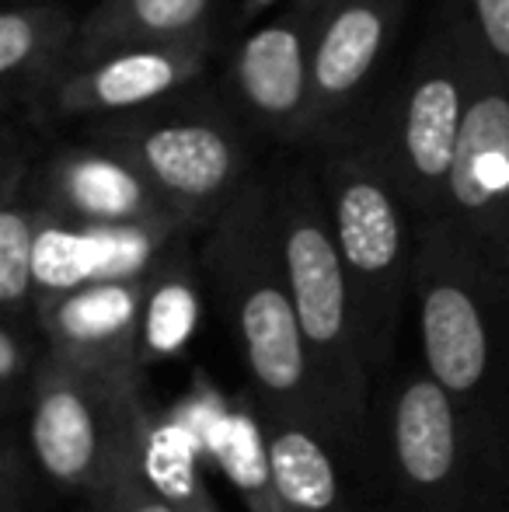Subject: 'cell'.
I'll use <instances>...</instances> for the list:
<instances>
[{
    "instance_id": "6da1fadb",
    "label": "cell",
    "mask_w": 509,
    "mask_h": 512,
    "mask_svg": "<svg viewBox=\"0 0 509 512\" xmlns=\"http://www.w3.org/2000/svg\"><path fill=\"white\" fill-rule=\"evenodd\" d=\"M342 460L367 512H509V457L426 366L377 377Z\"/></svg>"
},
{
    "instance_id": "7a4b0ae2",
    "label": "cell",
    "mask_w": 509,
    "mask_h": 512,
    "mask_svg": "<svg viewBox=\"0 0 509 512\" xmlns=\"http://www.w3.org/2000/svg\"><path fill=\"white\" fill-rule=\"evenodd\" d=\"M199 269L231 324L252 384V405L262 415L311 422L335 439L332 411L321 394L279 255L272 182H245L231 206L210 223L199 248Z\"/></svg>"
},
{
    "instance_id": "3957f363",
    "label": "cell",
    "mask_w": 509,
    "mask_h": 512,
    "mask_svg": "<svg viewBox=\"0 0 509 512\" xmlns=\"http://www.w3.org/2000/svg\"><path fill=\"white\" fill-rule=\"evenodd\" d=\"M412 307L422 366L509 457V272L443 216L426 220Z\"/></svg>"
},
{
    "instance_id": "277c9868",
    "label": "cell",
    "mask_w": 509,
    "mask_h": 512,
    "mask_svg": "<svg viewBox=\"0 0 509 512\" xmlns=\"http://www.w3.org/2000/svg\"><path fill=\"white\" fill-rule=\"evenodd\" d=\"M318 182L346 265L360 349L377 384L391 370L401 317L412 304L419 220L394 185L370 129L328 133Z\"/></svg>"
},
{
    "instance_id": "5b68a950",
    "label": "cell",
    "mask_w": 509,
    "mask_h": 512,
    "mask_svg": "<svg viewBox=\"0 0 509 512\" xmlns=\"http://www.w3.org/2000/svg\"><path fill=\"white\" fill-rule=\"evenodd\" d=\"M279 255L300 317V331L318 370L321 394L332 411L335 443L346 450L367 415L374 377L360 349L349 297L346 265L335 241L332 213L321 192L318 171L293 168L272 182Z\"/></svg>"
},
{
    "instance_id": "8992f818",
    "label": "cell",
    "mask_w": 509,
    "mask_h": 512,
    "mask_svg": "<svg viewBox=\"0 0 509 512\" xmlns=\"http://www.w3.org/2000/svg\"><path fill=\"white\" fill-rule=\"evenodd\" d=\"M471 56V18L450 7L447 18L426 35L384 115L367 126L419 223L440 220L447 206V182L471 102Z\"/></svg>"
},
{
    "instance_id": "52a82bcc",
    "label": "cell",
    "mask_w": 509,
    "mask_h": 512,
    "mask_svg": "<svg viewBox=\"0 0 509 512\" xmlns=\"http://www.w3.org/2000/svg\"><path fill=\"white\" fill-rule=\"evenodd\" d=\"M140 377L77 370L49 356L25 415L39 485L91 495L116 467L140 415Z\"/></svg>"
},
{
    "instance_id": "ba28073f",
    "label": "cell",
    "mask_w": 509,
    "mask_h": 512,
    "mask_svg": "<svg viewBox=\"0 0 509 512\" xmlns=\"http://www.w3.org/2000/svg\"><path fill=\"white\" fill-rule=\"evenodd\" d=\"M126 115L105 133V150L133 161L189 230L210 227L245 189V150L224 115L206 108L157 119Z\"/></svg>"
},
{
    "instance_id": "9c48e42d",
    "label": "cell",
    "mask_w": 509,
    "mask_h": 512,
    "mask_svg": "<svg viewBox=\"0 0 509 512\" xmlns=\"http://www.w3.org/2000/svg\"><path fill=\"white\" fill-rule=\"evenodd\" d=\"M443 220L509 272V84L475 39L471 102L447 182Z\"/></svg>"
},
{
    "instance_id": "30bf717a",
    "label": "cell",
    "mask_w": 509,
    "mask_h": 512,
    "mask_svg": "<svg viewBox=\"0 0 509 512\" xmlns=\"http://www.w3.org/2000/svg\"><path fill=\"white\" fill-rule=\"evenodd\" d=\"M189 227L178 220L126 223H74L42 206L35 241V304L91 283L147 279L182 251Z\"/></svg>"
},
{
    "instance_id": "8fae6325",
    "label": "cell",
    "mask_w": 509,
    "mask_h": 512,
    "mask_svg": "<svg viewBox=\"0 0 509 512\" xmlns=\"http://www.w3.org/2000/svg\"><path fill=\"white\" fill-rule=\"evenodd\" d=\"M321 0H293L276 21L248 35L234 56V84L258 126L286 140L318 136L314 112V25Z\"/></svg>"
},
{
    "instance_id": "7c38bea8",
    "label": "cell",
    "mask_w": 509,
    "mask_h": 512,
    "mask_svg": "<svg viewBox=\"0 0 509 512\" xmlns=\"http://www.w3.org/2000/svg\"><path fill=\"white\" fill-rule=\"evenodd\" d=\"M147 279L91 283L39 300L35 317L49 342V356L77 370L140 377L143 366L136 345Z\"/></svg>"
},
{
    "instance_id": "4fadbf2b",
    "label": "cell",
    "mask_w": 509,
    "mask_h": 512,
    "mask_svg": "<svg viewBox=\"0 0 509 512\" xmlns=\"http://www.w3.org/2000/svg\"><path fill=\"white\" fill-rule=\"evenodd\" d=\"M408 0H321L314 25V112L318 136H328L370 84L398 35Z\"/></svg>"
},
{
    "instance_id": "5bb4252c",
    "label": "cell",
    "mask_w": 509,
    "mask_h": 512,
    "mask_svg": "<svg viewBox=\"0 0 509 512\" xmlns=\"http://www.w3.org/2000/svg\"><path fill=\"white\" fill-rule=\"evenodd\" d=\"M206 63V42L119 49L88 67L70 70L53 91L63 115H126L175 95Z\"/></svg>"
},
{
    "instance_id": "9a60e30c",
    "label": "cell",
    "mask_w": 509,
    "mask_h": 512,
    "mask_svg": "<svg viewBox=\"0 0 509 512\" xmlns=\"http://www.w3.org/2000/svg\"><path fill=\"white\" fill-rule=\"evenodd\" d=\"M39 203L63 220L105 227L178 220L143 171L116 150H70L56 157L42 178Z\"/></svg>"
},
{
    "instance_id": "2e32d148",
    "label": "cell",
    "mask_w": 509,
    "mask_h": 512,
    "mask_svg": "<svg viewBox=\"0 0 509 512\" xmlns=\"http://www.w3.org/2000/svg\"><path fill=\"white\" fill-rule=\"evenodd\" d=\"M258 422L283 512H367L353 492L339 443L325 429L262 411Z\"/></svg>"
},
{
    "instance_id": "e0dca14e",
    "label": "cell",
    "mask_w": 509,
    "mask_h": 512,
    "mask_svg": "<svg viewBox=\"0 0 509 512\" xmlns=\"http://www.w3.org/2000/svg\"><path fill=\"white\" fill-rule=\"evenodd\" d=\"M213 0H102L77 25L70 70L88 67L119 49L206 42Z\"/></svg>"
},
{
    "instance_id": "ac0fdd59",
    "label": "cell",
    "mask_w": 509,
    "mask_h": 512,
    "mask_svg": "<svg viewBox=\"0 0 509 512\" xmlns=\"http://www.w3.org/2000/svg\"><path fill=\"white\" fill-rule=\"evenodd\" d=\"M77 25L49 7H7L0 18V74L18 95L60 88L70 74Z\"/></svg>"
},
{
    "instance_id": "d6986e66",
    "label": "cell",
    "mask_w": 509,
    "mask_h": 512,
    "mask_svg": "<svg viewBox=\"0 0 509 512\" xmlns=\"http://www.w3.org/2000/svg\"><path fill=\"white\" fill-rule=\"evenodd\" d=\"M199 265L192 269L189 262L171 255L154 276L147 279L140 310V345L136 356L147 370L150 363L171 359L189 345V338L199 328Z\"/></svg>"
},
{
    "instance_id": "ffe728a7",
    "label": "cell",
    "mask_w": 509,
    "mask_h": 512,
    "mask_svg": "<svg viewBox=\"0 0 509 512\" xmlns=\"http://www.w3.org/2000/svg\"><path fill=\"white\" fill-rule=\"evenodd\" d=\"M42 203L18 196V175H7L0 209V307L4 314H35V241Z\"/></svg>"
},
{
    "instance_id": "44dd1931",
    "label": "cell",
    "mask_w": 509,
    "mask_h": 512,
    "mask_svg": "<svg viewBox=\"0 0 509 512\" xmlns=\"http://www.w3.org/2000/svg\"><path fill=\"white\" fill-rule=\"evenodd\" d=\"M49 363V342L35 314H4L0 321V418L25 425L42 366Z\"/></svg>"
},
{
    "instance_id": "7402d4cb",
    "label": "cell",
    "mask_w": 509,
    "mask_h": 512,
    "mask_svg": "<svg viewBox=\"0 0 509 512\" xmlns=\"http://www.w3.org/2000/svg\"><path fill=\"white\" fill-rule=\"evenodd\" d=\"M147 443H150V418L140 408L116 467H112V474L95 492L84 495L81 512H178L168 502V495L157 488L154 474H150Z\"/></svg>"
},
{
    "instance_id": "603a6c76",
    "label": "cell",
    "mask_w": 509,
    "mask_h": 512,
    "mask_svg": "<svg viewBox=\"0 0 509 512\" xmlns=\"http://www.w3.org/2000/svg\"><path fill=\"white\" fill-rule=\"evenodd\" d=\"M468 18L485 60L509 84V0H468Z\"/></svg>"
},
{
    "instance_id": "cb8c5ba5",
    "label": "cell",
    "mask_w": 509,
    "mask_h": 512,
    "mask_svg": "<svg viewBox=\"0 0 509 512\" xmlns=\"http://www.w3.org/2000/svg\"><path fill=\"white\" fill-rule=\"evenodd\" d=\"M272 4H279V0H245V14H258V11H265V7H272Z\"/></svg>"
},
{
    "instance_id": "d4e9b609",
    "label": "cell",
    "mask_w": 509,
    "mask_h": 512,
    "mask_svg": "<svg viewBox=\"0 0 509 512\" xmlns=\"http://www.w3.org/2000/svg\"><path fill=\"white\" fill-rule=\"evenodd\" d=\"M0 512H28V506H0Z\"/></svg>"
}]
</instances>
